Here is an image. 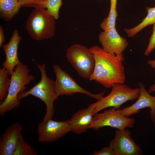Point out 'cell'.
Returning a JSON list of instances; mask_svg holds the SVG:
<instances>
[{
  "label": "cell",
  "instance_id": "obj_1",
  "mask_svg": "<svg viewBox=\"0 0 155 155\" xmlns=\"http://www.w3.org/2000/svg\"><path fill=\"white\" fill-rule=\"evenodd\" d=\"M90 49L94 55L95 63L93 72L89 80L106 88H112L116 84H124L125 77L123 55L117 56L109 53L96 45Z\"/></svg>",
  "mask_w": 155,
  "mask_h": 155
},
{
  "label": "cell",
  "instance_id": "obj_2",
  "mask_svg": "<svg viewBox=\"0 0 155 155\" xmlns=\"http://www.w3.org/2000/svg\"><path fill=\"white\" fill-rule=\"evenodd\" d=\"M41 74V79L30 89L20 92L18 95L20 101L29 95L36 97L43 102L46 107L45 115L42 121L52 118L54 113V103L58 98L55 86V82L46 74V64H36Z\"/></svg>",
  "mask_w": 155,
  "mask_h": 155
},
{
  "label": "cell",
  "instance_id": "obj_3",
  "mask_svg": "<svg viewBox=\"0 0 155 155\" xmlns=\"http://www.w3.org/2000/svg\"><path fill=\"white\" fill-rule=\"evenodd\" d=\"M30 71L27 66L22 63L15 68L10 75V83L7 96L0 103L1 116L20 106V103L18 98V94L26 90V86L35 79L33 75L29 74Z\"/></svg>",
  "mask_w": 155,
  "mask_h": 155
},
{
  "label": "cell",
  "instance_id": "obj_4",
  "mask_svg": "<svg viewBox=\"0 0 155 155\" xmlns=\"http://www.w3.org/2000/svg\"><path fill=\"white\" fill-rule=\"evenodd\" d=\"M56 20L46 9L35 8L28 16L26 21L27 32L36 40L50 39L55 34Z\"/></svg>",
  "mask_w": 155,
  "mask_h": 155
},
{
  "label": "cell",
  "instance_id": "obj_5",
  "mask_svg": "<svg viewBox=\"0 0 155 155\" xmlns=\"http://www.w3.org/2000/svg\"><path fill=\"white\" fill-rule=\"evenodd\" d=\"M110 93L97 102L92 103L95 115L108 107L119 108L121 106L128 101L137 99L139 95V88H132L124 84H115Z\"/></svg>",
  "mask_w": 155,
  "mask_h": 155
},
{
  "label": "cell",
  "instance_id": "obj_6",
  "mask_svg": "<svg viewBox=\"0 0 155 155\" xmlns=\"http://www.w3.org/2000/svg\"><path fill=\"white\" fill-rule=\"evenodd\" d=\"M66 55L78 75L83 78L89 79L93 72L95 63L94 55L90 48L74 44L68 48Z\"/></svg>",
  "mask_w": 155,
  "mask_h": 155
},
{
  "label": "cell",
  "instance_id": "obj_7",
  "mask_svg": "<svg viewBox=\"0 0 155 155\" xmlns=\"http://www.w3.org/2000/svg\"><path fill=\"white\" fill-rule=\"evenodd\" d=\"M121 111V109L111 107L103 113H96L94 116L89 129L98 130L102 127L109 126L121 130L133 127L135 122L134 119L123 115Z\"/></svg>",
  "mask_w": 155,
  "mask_h": 155
},
{
  "label": "cell",
  "instance_id": "obj_8",
  "mask_svg": "<svg viewBox=\"0 0 155 155\" xmlns=\"http://www.w3.org/2000/svg\"><path fill=\"white\" fill-rule=\"evenodd\" d=\"M53 69L56 76L55 88L58 97L63 95H71L78 92L84 94L98 101L104 97L105 91L98 94L92 93L80 86L59 65L55 64Z\"/></svg>",
  "mask_w": 155,
  "mask_h": 155
},
{
  "label": "cell",
  "instance_id": "obj_9",
  "mask_svg": "<svg viewBox=\"0 0 155 155\" xmlns=\"http://www.w3.org/2000/svg\"><path fill=\"white\" fill-rule=\"evenodd\" d=\"M109 146L113 149L114 155H142L143 153L132 138L130 131L126 128L116 130Z\"/></svg>",
  "mask_w": 155,
  "mask_h": 155
},
{
  "label": "cell",
  "instance_id": "obj_10",
  "mask_svg": "<svg viewBox=\"0 0 155 155\" xmlns=\"http://www.w3.org/2000/svg\"><path fill=\"white\" fill-rule=\"evenodd\" d=\"M39 142L55 141L70 131L69 120L59 121L49 119L38 124L37 127Z\"/></svg>",
  "mask_w": 155,
  "mask_h": 155
},
{
  "label": "cell",
  "instance_id": "obj_11",
  "mask_svg": "<svg viewBox=\"0 0 155 155\" xmlns=\"http://www.w3.org/2000/svg\"><path fill=\"white\" fill-rule=\"evenodd\" d=\"M139 95L137 100L128 107L121 109V113L123 115L129 117L132 115L139 113L142 108L148 107L150 119L155 127V96H151L141 82L138 84Z\"/></svg>",
  "mask_w": 155,
  "mask_h": 155
},
{
  "label": "cell",
  "instance_id": "obj_12",
  "mask_svg": "<svg viewBox=\"0 0 155 155\" xmlns=\"http://www.w3.org/2000/svg\"><path fill=\"white\" fill-rule=\"evenodd\" d=\"M98 39L104 51L117 56H123V52L128 44L126 39L118 34L115 27L101 32Z\"/></svg>",
  "mask_w": 155,
  "mask_h": 155
},
{
  "label": "cell",
  "instance_id": "obj_13",
  "mask_svg": "<svg viewBox=\"0 0 155 155\" xmlns=\"http://www.w3.org/2000/svg\"><path fill=\"white\" fill-rule=\"evenodd\" d=\"M23 130L21 125L16 122L9 126L0 139V155H13Z\"/></svg>",
  "mask_w": 155,
  "mask_h": 155
},
{
  "label": "cell",
  "instance_id": "obj_14",
  "mask_svg": "<svg viewBox=\"0 0 155 155\" xmlns=\"http://www.w3.org/2000/svg\"><path fill=\"white\" fill-rule=\"evenodd\" d=\"M21 39L18 30H15L9 41L2 46L6 56L3 67L7 70L9 75H11L17 65L22 63L19 60L18 54V46Z\"/></svg>",
  "mask_w": 155,
  "mask_h": 155
},
{
  "label": "cell",
  "instance_id": "obj_15",
  "mask_svg": "<svg viewBox=\"0 0 155 155\" xmlns=\"http://www.w3.org/2000/svg\"><path fill=\"white\" fill-rule=\"evenodd\" d=\"M94 115V107L92 103L87 108L75 113L69 120L70 131L77 134L86 131Z\"/></svg>",
  "mask_w": 155,
  "mask_h": 155
},
{
  "label": "cell",
  "instance_id": "obj_16",
  "mask_svg": "<svg viewBox=\"0 0 155 155\" xmlns=\"http://www.w3.org/2000/svg\"><path fill=\"white\" fill-rule=\"evenodd\" d=\"M22 5L18 0H0V16L3 20H11L19 12Z\"/></svg>",
  "mask_w": 155,
  "mask_h": 155
},
{
  "label": "cell",
  "instance_id": "obj_17",
  "mask_svg": "<svg viewBox=\"0 0 155 155\" xmlns=\"http://www.w3.org/2000/svg\"><path fill=\"white\" fill-rule=\"evenodd\" d=\"M146 9L148 12V14L142 22L132 28L123 29L124 31L128 37H133L146 27L155 23V7H147Z\"/></svg>",
  "mask_w": 155,
  "mask_h": 155
},
{
  "label": "cell",
  "instance_id": "obj_18",
  "mask_svg": "<svg viewBox=\"0 0 155 155\" xmlns=\"http://www.w3.org/2000/svg\"><path fill=\"white\" fill-rule=\"evenodd\" d=\"M117 0H110V8L108 16L103 20L100 25V28L103 30L115 27L116 20L117 16L116 10Z\"/></svg>",
  "mask_w": 155,
  "mask_h": 155
},
{
  "label": "cell",
  "instance_id": "obj_19",
  "mask_svg": "<svg viewBox=\"0 0 155 155\" xmlns=\"http://www.w3.org/2000/svg\"><path fill=\"white\" fill-rule=\"evenodd\" d=\"M7 70L3 67L0 69V100H3L7 96L10 83V78Z\"/></svg>",
  "mask_w": 155,
  "mask_h": 155
},
{
  "label": "cell",
  "instance_id": "obj_20",
  "mask_svg": "<svg viewBox=\"0 0 155 155\" xmlns=\"http://www.w3.org/2000/svg\"><path fill=\"white\" fill-rule=\"evenodd\" d=\"M62 4V0H46L42 3L41 7L46 9L56 20H57Z\"/></svg>",
  "mask_w": 155,
  "mask_h": 155
},
{
  "label": "cell",
  "instance_id": "obj_21",
  "mask_svg": "<svg viewBox=\"0 0 155 155\" xmlns=\"http://www.w3.org/2000/svg\"><path fill=\"white\" fill-rule=\"evenodd\" d=\"M37 153L24 140L22 135L19 139L13 155H36Z\"/></svg>",
  "mask_w": 155,
  "mask_h": 155
},
{
  "label": "cell",
  "instance_id": "obj_22",
  "mask_svg": "<svg viewBox=\"0 0 155 155\" xmlns=\"http://www.w3.org/2000/svg\"><path fill=\"white\" fill-rule=\"evenodd\" d=\"M46 0H18L22 6L32 7L34 8L41 7L42 3Z\"/></svg>",
  "mask_w": 155,
  "mask_h": 155
},
{
  "label": "cell",
  "instance_id": "obj_23",
  "mask_svg": "<svg viewBox=\"0 0 155 155\" xmlns=\"http://www.w3.org/2000/svg\"><path fill=\"white\" fill-rule=\"evenodd\" d=\"M152 28V33L149 39V42L144 54L146 56L149 55L155 49V23Z\"/></svg>",
  "mask_w": 155,
  "mask_h": 155
},
{
  "label": "cell",
  "instance_id": "obj_24",
  "mask_svg": "<svg viewBox=\"0 0 155 155\" xmlns=\"http://www.w3.org/2000/svg\"><path fill=\"white\" fill-rule=\"evenodd\" d=\"M92 155H114V153L112 148L109 146L104 147L100 150L94 151Z\"/></svg>",
  "mask_w": 155,
  "mask_h": 155
},
{
  "label": "cell",
  "instance_id": "obj_25",
  "mask_svg": "<svg viewBox=\"0 0 155 155\" xmlns=\"http://www.w3.org/2000/svg\"><path fill=\"white\" fill-rule=\"evenodd\" d=\"M5 41L3 30L1 26H0V47L2 46Z\"/></svg>",
  "mask_w": 155,
  "mask_h": 155
},
{
  "label": "cell",
  "instance_id": "obj_26",
  "mask_svg": "<svg viewBox=\"0 0 155 155\" xmlns=\"http://www.w3.org/2000/svg\"><path fill=\"white\" fill-rule=\"evenodd\" d=\"M147 63L150 65L151 67L155 69V60H149L147 61Z\"/></svg>",
  "mask_w": 155,
  "mask_h": 155
},
{
  "label": "cell",
  "instance_id": "obj_27",
  "mask_svg": "<svg viewBox=\"0 0 155 155\" xmlns=\"http://www.w3.org/2000/svg\"><path fill=\"white\" fill-rule=\"evenodd\" d=\"M155 91V84L151 85L148 90V92L150 94Z\"/></svg>",
  "mask_w": 155,
  "mask_h": 155
}]
</instances>
